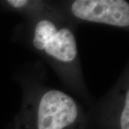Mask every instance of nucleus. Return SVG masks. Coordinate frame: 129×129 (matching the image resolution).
Here are the masks:
<instances>
[{
    "label": "nucleus",
    "instance_id": "nucleus-1",
    "mask_svg": "<svg viewBox=\"0 0 129 129\" xmlns=\"http://www.w3.org/2000/svg\"><path fill=\"white\" fill-rule=\"evenodd\" d=\"M75 25L60 9L55 13L25 19L18 33L25 45L54 70L67 88L89 102Z\"/></svg>",
    "mask_w": 129,
    "mask_h": 129
},
{
    "label": "nucleus",
    "instance_id": "nucleus-2",
    "mask_svg": "<svg viewBox=\"0 0 129 129\" xmlns=\"http://www.w3.org/2000/svg\"><path fill=\"white\" fill-rule=\"evenodd\" d=\"M22 101L11 129H88L90 120L73 97L23 76Z\"/></svg>",
    "mask_w": 129,
    "mask_h": 129
},
{
    "label": "nucleus",
    "instance_id": "nucleus-4",
    "mask_svg": "<svg viewBox=\"0 0 129 129\" xmlns=\"http://www.w3.org/2000/svg\"><path fill=\"white\" fill-rule=\"evenodd\" d=\"M96 113L106 125L115 129H129V68Z\"/></svg>",
    "mask_w": 129,
    "mask_h": 129
},
{
    "label": "nucleus",
    "instance_id": "nucleus-3",
    "mask_svg": "<svg viewBox=\"0 0 129 129\" xmlns=\"http://www.w3.org/2000/svg\"><path fill=\"white\" fill-rule=\"evenodd\" d=\"M55 4L74 23L101 24L129 30V2L124 0H69Z\"/></svg>",
    "mask_w": 129,
    "mask_h": 129
},
{
    "label": "nucleus",
    "instance_id": "nucleus-5",
    "mask_svg": "<svg viewBox=\"0 0 129 129\" xmlns=\"http://www.w3.org/2000/svg\"><path fill=\"white\" fill-rule=\"evenodd\" d=\"M2 5L5 9L23 16L24 19L37 17L60 11L55 2L42 0H6Z\"/></svg>",
    "mask_w": 129,
    "mask_h": 129
}]
</instances>
